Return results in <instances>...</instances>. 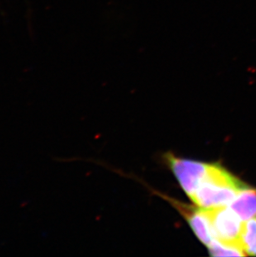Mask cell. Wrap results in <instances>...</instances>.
<instances>
[{
    "instance_id": "cell-1",
    "label": "cell",
    "mask_w": 256,
    "mask_h": 257,
    "mask_svg": "<svg viewBox=\"0 0 256 257\" xmlns=\"http://www.w3.org/2000/svg\"><path fill=\"white\" fill-rule=\"evenodd\" d=\"M247 187L221 166L209 164L205 177L190 199L203 209L227 206Z\"/></svg>"
},
{
    "instance_id": "cell-2",
    "label": "cell",
    "mask_w": 256,
    "mask_h": 257,
    "mask_svg": "<svg viewBox=\"0 0 256 257\" xmlns=\"http://www.w3.org/2000/svg\"><path fill=\"white\" fill-rule=\"evenodd\" d=\"M205 210L210 219L215 240L243 250L241 236L244 224L241 219L226 206Z\"/></svg>"
},
{
    "instance_id": "cell-3",
    "label": "cell",
    "mask_w": 256,
    "mask_h": 257,
    "mask_svg": "<svg viewBox=\"0 0 256 257\" xmlns=\"http://www.w3.org/2000/svg\"><path fill=\"white\" fill-rule=\"evenodd\" d=\"M167 163L189 197L196 192L208 170V163L186 160L167 154Z\"/></svg>"
},
{
    "instance_id": "cell-4",
    "label": "cell",
    "mask_w": 256,
    "mask_h": 257,
    "mask_svg": "<svg viewBox=\"0 0 256 257\" xmlns=\"http://www.w3.org/2000/svg\"><path fill=\"white\" fill-rule=\"evenodd\" d=\"M178 210L188 221L189 225L201 242L209 245L215 240L210 219L205 209L194 208L183 204H176Z\"/></svg>"
},
{
    "instance_id": "cell-5",
    "label": "cell",
    "mask_w": 256,
    "mask_h": 257,
    "mask_svg": "<svg viewBox=\"0 0 256 257\" xmlns=\"http://www.w3.org/2000/svg\"><path fill=\"white\" fill-rule=\"evenodd\" d=\"M230 208L243 221L256 217V191L248 187L231 201Z\"/></svg>"
},
{
    "instance_id": "cell-6",
    "label": "cell",
    "mask_w": 256,
    "mask_h": 257,
    "mask_svg": "<svg viewBox=\"0 0 256 257\" xmlns=\"http://www.w3.org/2000/svg\"><path fill=\"white\" fill-rule=\"evenodd\" d=\"M241 244L245 255L256 256V217L249 219L244 224Z\"/></svg>"
},
{
    "instance_id": "cell-7",
    "label": "cell",
    "mask_w": 256,
    "mask_h": 257,
    "mask_svg": "<svg viewBox=\"0 0 256 257\" xmlns=\"http://www.w3.org/2000/svg\"><path fill=\"white\" fill-rule=\"evenodd\" d=\"M209 252L211 256H244L245 253L240 248L226 245L215 240L209 246Z\"/></svg>"
}]
</instances>
